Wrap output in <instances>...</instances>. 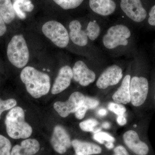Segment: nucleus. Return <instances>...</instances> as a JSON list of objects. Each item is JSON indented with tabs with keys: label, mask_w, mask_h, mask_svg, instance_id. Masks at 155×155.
I'll return each instance as SVG.
<instances>
[{
	"label": "nucleus",
	"mask_w": 155,
	"mask_h": 155,
	"mask_svg": "<svg viewBox=\"0 0 155 155\" xmlns=\"http://www.w3.org/2000/svg\"><path fill=\"white\" fill-rule=\"evenodd\" d=\"M20 78L25 84L28 93L35 98L41 97L49 92L51 88L49 76L34 67L24 68L21 71Z\"/></svg>",
	"instance_id": "obj_1"
},
{
	"label": "nucleus",
	"mask_w": 155,
	"mask_h": 155,
	"mask_svg": "<svg viewBox=\"0 0 155 155\" xmlns=\"http://www.w3.org/2000/svg\"><path fill=\"white\" fill-rule=\"evenodd\" d=\"M5 123L7 133L11 138H28L32 134V128L25 122L24 110L20 107H14L9 111Z\"/></svg>",
	"instance_id": "obj_2"
},
{
	"label": "nucleus",
	"mask_w": 155,
	"mask_h": 155,
	"mask_svg": "<svg viewBox=\"0 0 155 155\" xmlns=\"http://www.w3.org/2000/svg\"><path fill=\"white\" fill-rule=\"evenodd\" d=\"M7 56L10 62L17 68H23L28 63L29 51L22 35H17L12 37L8 45Z\"/></svg>",
	"instance_id": "obj_3"
},
{
	"label": "nucleus",
	"mask_w": 155,
	"mask_h": 155,
	"mask_svg": "<svg viewBox=\"0 0 155 155\" xmlns=\"http://www.w3.org/2000/svg\"><path fill=\"white\" fill-rule=\"evenodd\" d=\"M130 36L131 31L127 26L117 24L108 28L102 41L106 48L113 50L119 46L127 45Z\"/></svg>",
	"instance_id": "obj_4"
},
{
	"label": "nucleus",
	"mask_w": 155,
	"mask_h": 155,
	"mask_svg": "<svg viewBox=\"0 0 155 155\" xmlns=\"http://www.w3.org/2000/svg\"><path fill=\"white\" fill-rule=\"evenodd\" d=\"M44 35L58 47L64 48L69 44V34L63 24L55 20L45 23L42 27Z\"/></svg>",
	"instance_id": "obj_5"
},
{
	"label": "nucleus",
	"mask_w": 155,
	"mask_h": 155,
	"mask_svg": "<svg viewBox=\"0 0 155 155\" xmlns=\"http://www.w3.org/2000/svg\"><path fill=\"white\" fill-rule=\"evenodd\" d=\"M130 101L133 106L140 107L144 104L149 91L147 79L143 77L134 76L130 83Z\"/></svg>",
	"instance_id": "obj_6"
},
{
	"label": "nucleus",
	"mask_w": 155,
	"mask_h": 155,
	"mask_svg": "<svg viewBox=\"0 0 155 155\" xmlns=\"http://www.w3.org/2000/svg\"><path fill=\"white\" fill-rule=\"evenodd\" d=\"M85 96L80 92H74L67 101L54 103V107L60 116L65 118L71 113H75L83 104Z\"/></svg>",
	"instance_id": "obj_7"
},
{
	"label": "nucleus",
	"mask_w": 155,
	"mask_h": 155,
	"mask_svg": "<svg viewBox=\"0 0 155 155\" xmlns=\"http://www.w3.org/2000/svg\"><path fill=\"white\" fill-rule=\"evenodd\" d=\"M120 7L126 16L134 22H141L146 18L147 11L140 0H121Z\"/></svg>",
	"instance_id": "obj_8"
},
{
	"label": "nucleus",
	"mask_w": 155,
	"mask_h": 155,
	"mask_svg": "<svg viewBox=\"0 0 155 155\" xmlns=\"http://www.w3.org/2000/svg\"><path fill=\"white\" fill-rule=\"evenodd\" d=\"M123 77L122 68L116 65L108 67L98 78L96 86L98 88L105 89L109 87L116 85Z\"/></svg>",
	"instance_id": "obj_9"
},
{
	"label": "nucleus",
	"mask_w": 155,
	"mask_h": 155,
	"mask_svg": "<svg viewBox=\"0 0 155 155\" xmlns=\"http://www.w3.org/2000/svg\"><path fill=\"white\" fill-rule=\"evenodd\" d=\"M51 143L55 150L60 154L66 153L72 146V141L69 134L61 125H57L54 128Z\"/></svg>",
	"instance_id": "obj_10"
},
{
	"label": "nucleus",
	"mask_w": 155,
	"mask_h": 155,
	"mask_svg": "<svg viewBox=\"0 0 155 155\" xmlns=\"http://www.w3.org/2000/svg\"><path fill=\"white\" fill-rule=\"evenodd\" d=\"M72 69L73 79L81 86H88L95 80V73L83 61H77Z\"/></svg>",
	"instance_id": "obj_11"
},
{
	"label": "nucleus",
	"mask_w": 155,
	"mask_h": 155,
	"mask_svg": "<svg viewBox=\"0 0 155 155\" xmlns=\"http://www.w3.org/2000/svg\"><path fill=\"white\" fill-rule=\"evenodd\" d=\"M123 140L126 146L137 155H147L149 152L148 146L141 141L138 134L134 130L125 132L123 136Z\"/></svg>",
	"instance_id": "obj_12"
},
{
	"label": "nucleus",
	"mask_w": 155,
	"mask_h": 155,
	"mask_svg": "<svg viewBox=\"0 0 155 155\" xmlns=\"http://www.w3.org/2000/svg\"><path fill=\"white\" fill-rule=\"evenodd\" d=\"M72 78L73 72L72 68L69 66L61 67L53 84L52 94H58L68 88Z\"/></svg>",
	"instance_id": "obj_13"
},
{
	"label": "nucleus",
	"mask_w": 155,
	"mask_h": 155,
	"mask_svg": "<svg viewBox=\"0 0 155 155\" xmlns=\"http://www.w3.org/2000/svg\"><path fill=\"white\" fill-rule=\"evenodd\" d=\"M69 38L76 45L84 47L88 43V38L86 31L82 29V26L78 20H72L69 24Z\"/></svg>",
	"instance_id": "obj_14"
},
{
	"label": "nucleus",
	"mask_w": 155,
	"mask_h": 155,
	"mask_svg": "<svg viewBox=\"0 0 155 155\" xmlns=\"http://www.w3.org/2000/svg\"><path fill=\"white\" fill-rule=\"evenodd\" d=\"M91 8L96 14L103 16H107L115 12L116 3L113 0H89Z\"/></svg>",
	"instance_id": "obj_15"
},
{
	"label": "nucleus",
	"mask_w": 155,
	"mask_h": 155,
	"mask_svg": "<svg viewBox=\"0 0 155 155\" xmlns=\"http://www.w3.org/2000/svg\"><path fill=\"white\" fill-rule=\"evenodd\" d=\"M130 75H125L121 85L112 96L114 102L117 104H127L130 102Z\"/></svg>",
	"instance_id": "obj_16"
},
{
	"label": "nucleus",
	"mask_w": 155,
	"mask_h": 155,
	"mask_svg": "<svg viewBox=\"0 0 155 155\" xmlns=\"http://www.w3.org/2000/svg\"><path fill=\"white\" fill-rule=\"evenodd\" d=\"M39 149L40 144L37 140L28 139L22 141L20 145H15L11 150V155H32Z\"/></svg>",
	"instance_id": "obj_17"
},
{
	"label": "nucleus",
	"mask_w": 155,
	"mask_h": 155,
	"mask_svg": "<svg viewBox=\"0 0 155 155\" xmlns=\"http://www.w3.org/2000/svg\"><path fill=\"white\" fill-rule=\"evenodd\" d=\"M72 145L77 155L99 154L102 151L101 147L98 145L77 139L72 140Z\"/></svg>",
	"instance_id": "obj_18"
},
{
	"label": "nucleus",
	"mask_w": 155,
	"mask_h": 155,
	"mask_svg": "<svg viewBox=\"0 0 155 155\" xmlns=\"http://www.w3.org/2000/svg\"><path fill=\"white\" fill-rule=\"evenodd\" d=\"M0 16L7 24L14 20L15 12L11 0H0Z\"/></svg>",
	"instance_id": "obj_19"
},
{
	"label": "nucleus",
	"mask_w": 155,
	"mask_h": 155,
	"mask_svg": "<svg viewBox=\"0 0 155 155\" xmlns=\"http://www.w3.org/2000/svg\"><path fill=\"white\" fill-rule=\"evenodd\" d=\"M13 7L17 16L20 19H24L26 17L24 11L31 12L33 11L34 6L30 0H17L14 2Z\"/></svg>",
	"instance_id": "obj_20"
},
{
	"label": "nucleus",
	"mask_w": 155,
	"mask_h": 155,
	"mask_svg": "<svg viewBox=\"0 0 155 155\" xmlns=\"http://www.w3.org/2000/svg\"><path fill=\"white\" fill-rule=\"evenodd\" d=\"M99 101L94 98L85 97L84 101L80 108L75 113V117L78 119H82L88 110L94 109L99 104Z\"/></svg>",
	"instance_id": "obj_21"
},
{
	"label": "nucleus",
	"mask_w": 155,
	"mask_h": 155,
	"mask_svg": "<svg viewBox=\"0 0 155 155\" xmlns=\"http://www.w3.org/2000/svg\"><path fill=\"white\" fill-rule=\"evenodd\" d=\"M87 35L90 40L95 41L99 36L101 29L99 25L95 21H90L87 24L86 30Z\"/></svg>",
	"instance_id": "obj_22"
},
{
	"label": "nucleus",
	"mask_w": 155,
	"mask_h": 155,
	"mask_svg": "<svg viewBox=\"0 0 155 155\" xmlns=\"http://www.w3.org/2000/svg\"><path fill=\"white\" fill-rule=\"evenodd\" d=\"M62 8L69 10L77 8L80 6L84 0H53Z\"/></svg>",
	"instance_id": "obj_23"
},
{
	"label": "nucleus",
	"mask_w": 155,
	"mask_h": 155,
	"mask_svg": "<svg viewBox=\"0 0 155 155\" xmlns=\"http://www.w3.org/2000/svg\"><path fill=\"white\" fill-rule=\"evenodd\" d=\"M11 142L4 136L0 134V155H11Z\"/></svg>",
	"instance_id": "obj_24"
},
{
	"label": "nucleus",
	"mask_w": 155,
	"mask_h": 155,
	"mask_svg": "<svg viewBox=\"0 0 155 155\" xmlns=\"http://www.w3.org/2000/svg\"><path fill=\"white\" fill-rule=\"evenodd\" d=\"M98 124V122L96 119H90L80 122L79 123V127L83 131L93 132L94 127Z\"/></svg>",
	"instance_id": "obj_25"
},
{
	"label": "nucleus",
	"mask_w": 155,
	"mask_h": 155,
	"mask_svg": "<svg viewBox=\"0 0 155 155\" xmlns=\"http://www.w3.org/2000/svg\"><path fill=\"white\" fill-rule=\"evenodd\" d=\"M93 138L96 141L99 143L101 144H104L105 141L112 142L114 143L115 141V139L109 134L104 132H100L94 134Z\"/></svg>",
	"instance_id": "obj_26"
},
{
	"label": "nucleus",
	"mask_w": 155,
	"mask_h": 155,
	"mask_svg": "<svg viewBox=\"0 0 155 155\" xmlns=\"http://www.w3.org/2000/svg\"><path fill=\"white\" fill-rule=\"evenodd\" d=\"M108 109L117 116H125L126 108L121 104L115 102L110 103L108 105Z\"/></svg>",
	"instance_id": "obj_27"
},
{
	"label": "nucleus",
	"mask_w": 155,
	"mask_h": 155,
	"mask_svg": "<svg viewBox=\"0 0 155 155\" xmlns=\"http://www.w3.org/2000/svg\"><path fill=\"white\" fill-rule=\"evenodd\" d=\"M16 105L17 101L14 99H9L5 101L0 99V117L3 112L12 109Z\"/></svg>",
	"instance_id": "obj_28"
},
{
	"label": "nucleus",
	"mask_w": 155,
	"mask_h": 155,
	"mask_svg": "<svg viewBox=\"0 0 155 155\" xmlns=\"http://www.w3.org/2000/svg\"><path fill=\"white\" fill-rule=\"evenodd\" d=\"M113 155H130L127 150L122 145H119L115 148Z\"/></svg>",
	"instance_id": "obj_29"
},
{
	"label": "nucleus",
	"mask_w": 155,
	"mask_h": 155,
	"mask_svg": "<svg viewBox=\"0 0 155 155\" xmlns=\"http://www.w3.org/2000/svg\"><path fill=\"white\" fill-rule=\"evenodd\" d=\"M149 14V24L152 26H155V5L151 8Z\"/></svg>",
	"instance_id": "obj_30"
},
{
	"label": "nucleus",
	"mask_w": 155,
	"mask_h": 155,
	"mask_svg": "<svg viewBox=\"0 0 155 155\" xmlns=\"http://www.w3.org/2000/svg\"><path fill=\"white\" fill-rule=\"evenodd\" d=\"M7 31L5 22L0 16V37L3 36Z\"/></svg>",
	"instance_id": "obj_31"
},
{
	"label": "nucleus",
	"mask_w": 155,
	"mask_h": 155,
	"mask_svg": "<svg viewBox=\"0 0 155 155\" xmlns=\"http://www.w3.org/2000/svg\"><path fill=\"white\" fill-rule=\"evenodd\" d=\"M116 120L118 124L121 126H123L127 123V119L125 116H117Z\"/></svg>",
	"instance_id": "obj_32"
},
{
	"label": "nucleus",
	"mask_w": 155,
	"mask_h": 155,
	"mask_svg": "<svg viewBox=\"0 0 155 155\" xmlns=\"http://www.w3.org/2000/svg\"><path fill=\"white\" fill-rule=\"evenodd\" d=\"M107 112L105 109H101L98 111L97 114L99 116H104L107 115Z\"/></svg>",
	"instance_id": "obj_33"
},
{
	"label": "nucleus",
	"mask_w": 155,
	"mask_h": 155,
	"mask_svg": "<svg viewBox=\"0 0 155 155\" xmlns=\"http://www.w3.org/2000/svg\"><path fill=\"white\" fill-rule=\"evenodd\" d=\"M105 147L109 150H111L114 147V143L112 142H107L105 144Z\"/></svg>",
	"instance_id": "obj_34"
},
{
	"label": "nucleus",
	"mask_w": 155,
	"mask_h": 155,
	"mask_svg": "<svg viewBox=\"0 0 155 155\" xmlns=\"http://www.w3.org/2000/svg\"><path fill=\"white\" fill-rule=\"evenodd\" d=\"M102 127L103 128H105V129H108L110 127V125L109 122H105L102 124Z\"/></svg>",
	"instance_id": "obj_35"
},
{
	"label": "nucleus",
	"mask_w": 155,
	"mask_h": 155,
	"mask_svg": "<svg viewBox=\"0 0 155 155\" xmlns=\"http://www.w3.org/2000/svg\"><path fill=\"white\" fill-rule=\"evenodd\" d=\"M101 130V128H97V129H94V130L93 132L94 134L98 133V132H100Z\"/></svg>",
	"instance_id": "obj_36"
},
{
	"label": "nucleus",
	"mask_w": 155,
	"mask_h": 155,
	"mask_svg": "<svg viewBox=\"0 0 155 155\" xmlns=\"http://www.w3.org/2000/svg\"></svg>",
	"instance_id": "obj_37"
},
{
	"label": "nucleus",
	"mask_w": 155,
	"mask_h": 155,
	"mask_svg": "<svg viewBox=\"0 0 155 155\" xmlns=\"http://www.w3.org/2000/svg\"><path fill=\"white\" fill-rule=\"evenodd\" d=\"M75 155H77L75 154Z\"/></svg>",
	"instance_id": "obj_38"
},
{
	"label": "nucleus",
	"mask_w": 155,
	"mask_h": 155,
	"mask_svg": "<svg viewBox=\"0 0 155 155\" xmlns=\"http://www.w3.org/2000/svg\"><path fill=\"white\" fill-rule=\"evenodd\" d=\"M15 1H17V0H15Z\"/></svg>",
	"instance_id": "obj_39"
}]
</instances>
